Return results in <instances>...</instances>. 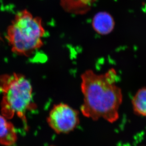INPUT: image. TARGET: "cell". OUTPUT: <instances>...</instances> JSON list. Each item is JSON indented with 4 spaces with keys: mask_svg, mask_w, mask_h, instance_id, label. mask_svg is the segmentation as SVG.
<instances>
[{
    "mask_svg": "<svg viewBox=\"0 0 146 146\" xmlns=\"http://www.w3.org/2000/svg\"><path fill=\"white\" fill-rule=\"evenodd\" d=\"M81 79L83 103L80 110L83 115L94 121L102 118L111 123L116 121L122 94L116 84L118 76L115 69L101 74L87 70Z\"/></svg>",
    "mask_w": 146,
    "mask_h": 146,
    "instance_id": "cell-1",
    "label": "cell"
},
{
    "mask_svg": "<svg viewBox=\"0 0 146 146\" xmlns=\"http://www.w3.org/2000/svg\"><path fill=\"white\" fill-rule=\"evenodd\" d=\"M45 34L42 19L24 10L16 15L8 28L6 38L13 52L29 56L43 46Z\"/></svg>",
    "mask_w": 146,
    "mask_h": 146,
    "instance_id": "cell-2",
    "label": "cell"
},
{
    "mask_svg": "<svg viewBox=\"0 0 146 146\" xmlns=\"http://www.w3.org/2000/svg\"><path fill=\"white\" fill-rule=\"evenodd\" d=\"M33 90L31 83L23 74L14 73L0 76L2 115L6 118L16 115L25 121L26 113L36 108Z\"/></svg>",
    "mask_w": 146,
    "mask_h": 146,
    "instance_id": "cell-3",
    "label": "cell"
},
{
    "mask_svg": "<svg viewBox=\"0 0 146 146\" xmlns=\"http://www.w3.org/2000/svg\"><path fill=\"white\" fill-rule=\"evenodd\" d=\"M78 111L68 104L60 103L55 104L47 118L50 128L58 134L68 133L79 123Z\"/></svg>",
    "mask_w": 146,
    "mask_h": 146,
    "instance_id": "cell-4",
    "label": "cell"
},
{
    "mask_svg": "<svg viewBox=\"0 0 146 146\" xmlns=\"http://www.w3.org/2000/svg\"><path fill=\"white\" fill-rule=\"evenodd\" d=\"M92 27L94 31L101 35H106L113 30L115 23L111 14L107 12H99L92 20Z\"/></svg>",
    "mask_w": 146,
    "mask_h": 146,
    "instance_id": "cell-5",
    "label": "cell"
},
{
    "mask_svg": "<svg viewBox=\"0 0 146 146\" xmlns=\"http://www.w3.org/2000/svg\"><path fill=\"white\" fill-rule=\"evenodd\" d=\"M96 0H60L65 11L76 14H84L91 9Z\"/></svg>",
    "mask_w": 146,
    "mask_h": 146,
    "instance_id": "cell-6",
    "label": "cell"
},
{
    "mask_svg": "<svg viewBox=\"0 0 146 146\" xmlns=\"http://www.w3.org/2000/svg\"><path fill=\"white\" fill-rule=\"evenodd\" d=\"M16 132L11 122L0 114V143L4 145H13L16 141Z\"/></svg>",
    "mask_w": 146,
    "mask_h": 146,
    "instance_id": "cell-7",
    "label": "cell"
},
{
    "mask_svg": "<svg viewBox=\"0 0 146 146\" xmlns=\"http://www.w3.org/2000/svg\"><path fill=\"white\" fill-rule=\"evenodd\" d=\"M132 104L136 113L146 117V88L138 90L132 99Z\"/></svg>",
    "mask_w": 146,
    "mask_h": 146,
    "instance_id": "cell-8",
    "label": "cell"
}]
</instances>
